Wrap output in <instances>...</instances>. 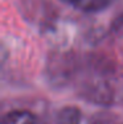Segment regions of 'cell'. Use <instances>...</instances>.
<instances>
[{"instance_id":"2","label":"cell","mask_w":123,"mask_h":124,"mask_svg":"<svg viewBox=\"0 0 123 124\" xmlns=\"http://www.w3.org/2000/svg\"><path fill=\"white\" fill-rule=\"evenodd\" d=\"M113 0H77L74 7L85 13H97L106 9Z\"/></svg>"},{"instance_id":"3","label":"cell","mask_w":123,"mask_h":124,"mask_svg":"<svg viewBox=\"0 0 123 124\" xmlns=\"http://www.w3.org/2000/svg\"><path fill=\"white\" fill-rule=\"evenodd\" d=\"M60 1L65 3V4H70V5H73V7H74V4L77 3V0H60Z\"/></svg>"},{"instance_id":"1","label":"cell","mask_w":123,"mask_h":124,"mask_svg":"<svg viewBox=\"0 0 123 124\" xmlns=\"http://www.w3.org/2000/svg\"><path fill=\"white\" fill-rule=\"evenodd\" d=\"M1 124H40L34 114L27 110H15L11 111L3 117Z\"/></svg>"}]
</instances>
